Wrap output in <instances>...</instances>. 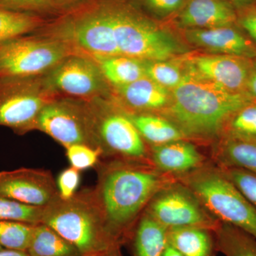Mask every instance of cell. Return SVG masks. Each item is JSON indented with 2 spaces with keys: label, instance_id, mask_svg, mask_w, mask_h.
<instances>
[{
  "label": "cell",
  "instance_id": "cell-1",
  "mask_svg": "<svg viewBox=\"0 0 256 256\" xmlns=\"http://www.w3.org/2000/svg\"><path fill=\"white\" fill-rule=\"evenodd\" d=\"M168 184L159 173L139 162L117 160L99 166L92 194L106 230L118 246L129 242L138 216Z\"/></svg>",
  "mask_w": 256,
  "mask_h": 256
},
{
  "label": "cell",
  "instance_id": "cell-2",
  "mask_svg": "<svg viewBox=\"0 0 256 256\" xmlns=\"http://www.w3.org/2000/svg\"><path fill=\"white\" fill-rule=\"evenodd\" d=\"M254 101L245 92H229L186 72L182 82L172 89L168 114L184 137L210 140Z\"/></svg>",
  "mask_w": 256,
  "mask_h": 256
},
{
  "label": "cell",
  "instance_id": "cell-3",
  "mask_svg": "<svg viewBox=\"0 0 256 256\" xmlns=\"http://www.w3.org/2000/svg\"><path fill=\"white\" fill-rule=\"evenodd\" d=\"M120 56L141 60H170L188 52L164 24L129 0H98Z\"/></svg>",
  "mask_w": 256,
  "mask_h": 256
},
{
  "label": "cell",
  "instance_id": "cell-4",
  "mask_svg": "<svg viewBox=\"0 0 256 256\" xmlns=\"http://www.w3.org/2000/svg\"><path fill=\"white\" fill-rule=\"evenodd\" d=\"M42 223L73 244L82 256L109 255L118 246L106 230L92 190L68 200L58 197L44 208Z\"/></svg>",
  "mask_w": 256,
  "mask_h": 256
},
{
  "label": "cell",
  "instance_id": "cell-5",
  "mask_svg": "<svg viewBox=\"0 0 256 256\" xmlns=\"http://www.w3.org/2000/svg\"><path fill=\"white\" fill-rule=\"evenodd\" d=\"M182 182L218 222L234 226L256 240V208L223 170L202 166L184 174Z\"/></svg>",
  "mask_w": 256,
  "mask_h": 256
},
{
  "label": "cell",
  "instance_id": "cell-6",
  "mask_svg": "<svg viewBox=\"0 0 256 256\" xmlns=\"http://www.w3.org/2000/svg\"><path fill=\"white\" fill-rule=\"evenodd\" d=\"M44 76L0 78V126L23 134L36 130L38 114L56 98Z\"/></svg>",
  "mask_w": 256,
  "mask_h": 256
},
{
  "label": "cell",
  "instance_id": "cell-7",
  "mask_svg": "<svg viewBox=\"0 0 256 256\" xmlns=\"http://www.w3.org/2000/svg\"><path fill=\"white\" fill-rule=\"evenodd\" d=\"M73 54L68 45L50 37L15 38L0 44V78L42 76Z\"/></svg>",
  "mask_w": 256,
  "mask_h": 256
},
{
  "label": "cell",
  "instance_id": "cell-8",
  "mask_svg": "<svg viewBox=\"0 0 256 256\" xmlns=\"http://www.w3.org/2000/svg\"><path fill=\"white\" fill-rule=\"evenodd\" d=\"M88 102L96 149L100 152L101 156L143 162L148 154L144 140L126 112L109 108L100 98Z\"/></svg>",
  "mask_w": 256,
  "mask_h": 256
},
{
  "label": "cell",
  "instance_id": "cell-9",
  "mask_svg": "<svg viewBox=\"0 0 256 256\" xmlns=\"http://www.w3.org/2000/svg\"><path fill=\"white\" fill-rule=\"evenodd\" d=\"M36 130L46 133L66 149L75 144H87L96 149L88 102L54 99L38 114Z\"/></svg>",
  "mask_w": 256,
  "mask_h": 256
},
{
  "label": "cell",
  "instance_id": "cell-10",
  "mask_svg": "<svg viewBox=\"0 0 256 256\" xmlns=\"http://www.w3.org/2000/svg\"><path fill=\"white\" fill-rule=\"evenodd\" d=\"M146 213L166 228L196 226L214 230L220 224L183 184H168L161 188Z\"/></svg>",
  "mask_w": 256,
  "mask_h": 256
},
{
  "label": "cell",
  "instance_id": "cell-11",
  "mask_svg": "<svg viewBox=\"0 0 256 256\" xmlns=\"http://www.w3.org/2000/svg\"><path fill=\"white\" fill-rule=\"evenodd\" d=\"M44 78L56 94L85 101L100 98L108 85L97 62L76 53L66 57Z\"/></svg>",
  "mask_w": 256,
  "mask_h": 256
},
{
  "label": "cell",
  "instance_id": "cell-12",
  "mask_svg": "<svg viewBox=\"0 0 256 256\" xmlns=\"http://www.w3.org/2000/svg\"><path fill=\"white\" fill-rule=\"evenodd\" d=\"M188 73L212 82L224 90L246 94L252 60L236 56L200 54L184 58Z\"/></svg>",
  "mask_w": 256,
  "mask_h": 256
},
{
  "label": "cell",
  "instance_id": "cell-13",
  "mask_svg": "<svg viewBox=\"0 0 256 256\" xmlns=\"http://www.w3.org/2000/svg\"><path fill=\"white\" fill-rule=\"evenodd\" d=\"M0 195L30 206L45 207L60 197L50 172L20 168L0 172Z\"/></svg>",
  "mask_w": 256,
  "mask_h": 256
},
{
  "label": "cell",
  "instance_id": "cell-14",
  "mask_svg": "<svg viewBox=\"0 0 256 256\" xmlns=\"http://www.w3.org/2000/svg\"><path fill=\"white\" fill-rule=\"evenodd\" d=\"M186 41L216 54L236 56L254 60L256 45L238 25L213 28L184 30Z\"/></svg>",
  "mask_w": 256,
  "mask_h": 256
},
{
  "label": "cell",
  "instance_id": "cell-15",
  "mask_svg": "<svg viewBox=\"0 0 256 256\" xmlns=\"http://www.w3.org/2000/svg\"><path fill=\"white\" fill-rule=\"evenodd\" d=\"M236 9L228 0H188L171 22L181 30L236 24Z\"/></svg>",
  "mask_w": 256,
  "mask_h": 256
},
{
  "label": "cell",
  "instance_id": "cell-16",
  "mask_svg": "<svg viewBox=\"0 0 256 256\" xmlns=\"http://www.w3.org/2000/svg\"><path fill=\"white\" fill-rule=\"evenodd\" d=\"M151 160L164 172L186 174L203 164V156L192 143L184 140L153 146Z\"/></svg>",
  "mask_w": 256,
  "mask_h": 256
},
{
  "label": "cell",
  "instance_id": "cell-17",
  "mask_svg": "<svg viewBox=\"0 0 256 256\" xmlns=\"http://www.w3.org/2000/svg\"><path fill=\"white\" fill-rule=\"evenodd\" d=\"M121 100L138 112L159 110L168 108L171 99L169 89L146 76L124 86L116 88Z\"/></svg>",
  "mask_w": 256,
  "mask_h": 256
},
{
  "label": "cell",
  "instance_id": "cell-18",
  "mask_svg": "<svg viewBox=\"0 0 256 256\" xmlns=\"http://www.w3.org/2000/svg\"><path fill=\"white\" fill-rule=\"evenodd\" d=\"M168 242L182 256H215L214 230L196 226L168 228Z\"/></svg>",
  "mask_w": 256,
  "mask_h": 256
},
{
  "label": "cell",
  "instance_id": "cell-19",
  "mask_svg": "<svg viewBox=\"0 0 256 256\" xmlns=\"http://www.w3.org/2000/svg\"><path fill=\"white\" fill-rule=\"evenodd\" d=\"M168 228L148 214L140 220L129 242L132 256H163L168 245Z\"/></svg>",
  "mask_w": 256,
  "mask_h": 256
},
{
  "label": "cell",
  "instance_id": "cell-20",
  "mask_svg": "<svg viewBox=\"0 0 256 256\" xmlns=\"http://www.w3.org/2000/svg\"><path fill=\"white\" fill-rule=\"evenodd\" d=\"M143 140L160 146L184 139V136L170 120L154 114L126 112Z\"/></svg>",
  "mask_w": 256,
  "mask_h": 256
},
{
  "label": "cell",
  "instance_id": "cell-21",
  "mask_svg": "<svg viewBox=\"0 0 256 256\" xmlns=\"http://www.w3.org/2000/svg\"><path fill=\"white\" fill-rule=\"evenodd\" d=\"M95 60L106 82L114 88L124 86L146 76L143 60L137 58L118 56Z\"/></svg>",
  "mask_w": 256,
  "mask_h": 256
},
{
  "label": "cell",
  "instance_id": "cell-22",
  "mask_svg": "<svg viewBox=\"0 0 256 256\" xmlns=\"http://www.w3.org/2000/svg\"><path fill=\"white\" fill-rule=\"evenodd\" d=\"M225 168H236L256 175V138L229 136L218 152Z\"/></svg>",
  "mask_w": 256,
  "mask_h": 256
},
{
  "label": "cell",
  "instance_id": "cell-23",
  "mask_svg": "<svg viewBox=\"0 0 256 256\" xmlns=\"http://www.w3.org/2000/svg\"><path fill=\"white\" fill-rule=\"evenodd\" d=\"M26 252L30 256H82L73 244L42 223L35 225Z\"/></svg>",
  "mask_w": 256,
  "mask_h": 256
},
{
  "label": "cell",
  "instance_id": "cell-24",
  "mask_svg": "<svg viewBox=\"0 0 256 256\" xmlns=\"http://www.w3.org/2000/svg\"><path fill=\"white\" fill-rule=\"evenodd\" d=\"M46 23L40 15L12 11L0 6V44L38 31Z\"/></svg>",
  "mask_w": 256,
  "mask_h": 256
},
{
  "label": "cell",
  "instance_id": "cell-25",
  "mask_svg": "<svg viewBox=\"0 0 256 256\" xmlns=\"http://www.w3.org/2000/svg\"><path fill=\"white\" fill-rule=\"evenodd\" d=\"M217 249L225 256H256V240L228 224H218L214 230Z\"/></svg>",
  "mask_w": 256,
  "mask_h": 256
},
{
  "label": "cell",
  "instance_id": "cell-26",
  "mask_svg": "<svg viewBox=\"0 0 256 256\" xmlns=\"http://www.w3.org/2000/svg\"><path fill=\"white\" fill-rule=\"evenodd\" d=\"M143 63L146 76L169 90L178 86L186 75L182 60H143Z\"/></svg>",
  "mask_w": 256,
  "mask_h": 256
},
{
  "label": "cell",
  "instance_id": "cell-27",
  "mask_svg": "<svg viewBox=\"0 0 256 256\" xmlns=\"http://www.w3.org/2000/svg\"><path fill=\"white\" fill-rule=\"evenodd\" d=\"M34 227V224L0 220V245L3 248L26 252Z\"/></svg>",
  "mask_w": 256,
  "mask_h": 256
},
{
  "label": "cell",
  "instance_id": "cell-28",
  "mask_svg": "<svg viewBox=\"0 0 256 256\" xmlns=\"http://www.w3.org/2000/svg\"><path fill=\"white\" fill-rule=\"evenodd\" d=\"M44 207L30 206L0 195V220L42 223Z\"/></svg>",
  "mask_w": 256,
  "mask_h": 256
},
{
  "label": "cell",
  "instance_id": "cell-29",
  "mask_svg": "<svg viewBox=\"0 0 256 256\" xmlns=\"http://www.w3.org/2000/svg\"><path fill=\"white\" fill-rule=\"evenodd\" d=\"M229 136L256 138V101L244 106L229 120Z\"/></svg>",
  "mask_w": 256,
  "mask_h": 256
},
{
  "label": "cell",
  "instance_id": "cell-30",
  "mask_svg": "<svg viewBox=\"0 0 256 256\" xmlns=\"http://www.w3.org/2000/svg\"><path fill=\"white\" fill-rule=\"evenodd\" d=\"M0 6L12 11L31 14H62L56 0H0Z\"/></svg>",
  "mask_w": 256,
  "mask_h": 256
},
{
  "label": "cell",
  "instance_id": "cell-31",
  "mask_svg": "<svg viewBox=\"0 0 256 256\" xmlns=\"http://www.w3.org/2000/svg\"><path fill=\"white\" fill-rule=\"evenodd\" d=\"M146 14L159 22H171L182 10L188 0H138Z\"/></svg>",
  "mask_w": 256,
  "mask_h": 256
},
{
  "label": "cell",
  "instance_id": "cell-32",
  "mask_svg": "<svg viewBox=\"0 0 256 256\" xmlns=\"http://www.w3.org/2000/svg\"><path fill=\"white\" fill-rule=\"evenodd\" d=\"M66 156L72 168L78 171L98 164L100 152L84 144H75L66 148Z\"/></svg>",
  "mask_w": 256,
  "mask_h": 256
},
{
  "label": "cell",
  "instance_id": "cell-33",
  "mask_svg": "<svg viewBox=\"0 0 256 256\" xmlns=\"http://www.w3.org/2000/svg\"><path fill=\"white\" fill-rule=\"evenodd\" d=\"M224 174L256 208V175L236 168H225Z\"/></svg>",
  "mask_w": 256,
  "mask_h": 256
},
{
  "label": "cell",
  "instance_id": "cell-34",
  "mask_svg": "<svg viewBox=\"0 0 256 256\" xmlns=\"http://www.w3.org/2000/svg\"><path fill=\"white\" fill-rule=\"evenodd\" d=\"M75 168H67L62 172L57 180L60 196L63 200H68L76 194L80 183V172Z\"/></svg>",
  "mask_w": 256,
  "mask_h": 256
},
{
  "label": "cell",
  "instance_id": "cell-35",
  "mask_svg": "<svg viewBox=\"0 0 256 256\" xmlns=\"http://www.w3.org/2000/svg\"><path fill=\"white\" fill-rule=\"evenodd\" d=\"M236 24L256 45V2L236 10Z\"/></svg>",
  "mask_w": 256,
  "mask_h": 256
},
{
  "label": "cell",
  "instance_id": "cell-36",
  "mask_svg": "<svg viewBox=\"0 0 256 256\" xmlns=\"http://www.w3.org/2000/svg\"><path fill=\"white\" fill-rule=\"evenodd\" d=\"M246 94L256 100V58L252 60V65L246 86Z\"/></svg>",
  "mask_w": 256,
  "mask_h": 256
},
{
  "label": "cell",
  "instance_id": "cell-37",
  "mask_svg": "<svg viewBox=\"0 0 256 256\" xmlns=\"http://www.w3.org/2000/svg\"><path fill=\"white\" fill-rule=\"evenodd\" d=\"M58 4H60V8L64 12L76 8L78 5L82 4V3L85 2L88 0H56Z\"/></svg>",
  "mask_w": 256,
  "mask_h": 256
},
{
  "label": "cell",
  "instance_id": "cell-38",
  "mask_svg": "<svg viewBox=\"0 0 256 256\" xmlns=\"http://www.w3.org/2000/svg\"><path fill=\"white\" fill-rule=\"evenodd\" d=\"M0 256H30L26 252L22 250H10L3 248L0 250Z\"/></svg>",
  "mask_w": 256,
  "mask_h": 256
},
{
  "label": "cell",
  "instance_id": "cell-39",
  "mask_svg": "<svg viewBox=\"0 0 256 256\" xmlns=\"http://www.w3.org/2000/svg\"><path fill=\"white\" fill-rule=\"evenodd\" d=\"M229 2L232 3L234 5V8L236 10L240 9V8H245L248 5L256 2L255 0H228Z\"/></svg>",
  "mask_w": 256,
  "mask_h": 256
},
{
  "label": "cell",
  "instance_id": "cell-40",
  "mask_svg": "<svg viewBox=\"0 0 256 256\" xmlns=\"http://www.w3.org/2000/svg\"><path fill=\"white\" fill-rule=\"evenodd\" d=\"M182 256L181 254H180L178 252V250H175L174 248L171 246L170 244H168V246H166V249H165V252L164 254V256Z\"/></svg>",
  "mask_w": 256,
  "mask_h": 256
},
{
  "label": "cell",
  "instance_id": "cell-41",
  "mask_svg": "<svg viewBox=\"0 0 256 256\" xmlns=\"http://www.w3.org/2000/svg\"><path fill=\"white\" fill-rule=\"evenodd\" d=\"M109 256H122L120 252V248H117L114 249V252H110Z\"/></svg>",
  "mask_w": 256,
  "mask_h": 256
},
{
  "label": "cell",
  "instance_id": "cell-42",
  "mask_svg": "<svg viewBox=\"0 0 256 256\" xmlns=\"http://www.w3.org/2000/svg\"><path fill=\"white\" fill-rule=\"evenodd\" d=\"M110 255V254H109ZM109 255H96V256H109Z\"/></svg>",
  "mask_w": 256,
  "mask_h": 256
},
{
  "label": "cell",
  "instance_id": "cell-43",
  "mask_svg": "<svg viewBox=\"0 0 256 256\" xmlns=\"http://www.w3.org/2000/svg\"><path fill=\"white\" fill-rule=\"evenodd\" d=\"M2 249H3V248L1 245H0V250H2Z\"/></svg>",
  "mask_w": 256,
  "mask_h": 256
},
{
  "label": "cell",
  "instance_id": "cell-44",
  "mask_svg": "<svg viewBox=\"0 0 256 256\" xmlns=\"http://www.w3.org/2000/svg\"><path fill=\"white\" fill-rule=\"evenodd\" d=\"M255 1H256V0H255Z\"/></svg>",
  "mask_w": 256,
  "mask_h": 256
}]
</instances>
